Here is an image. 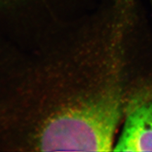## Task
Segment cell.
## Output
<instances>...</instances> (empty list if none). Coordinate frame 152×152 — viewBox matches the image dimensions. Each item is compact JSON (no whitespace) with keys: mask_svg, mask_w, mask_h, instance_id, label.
<instances>
[{"mask_svg":"<svg viewBox=\"0 0 152 152\" xmlns=\"http://www.w3.org/2000/svg\"><path fill=\"white\" fill-rule=\"evenodd\" d=\"M113 150L152 151V99L130 110Z\"/></svg>","mask_w":152,"mask_h":152,"instance_id":"obj_1","label":"cell"}]
</instances>
